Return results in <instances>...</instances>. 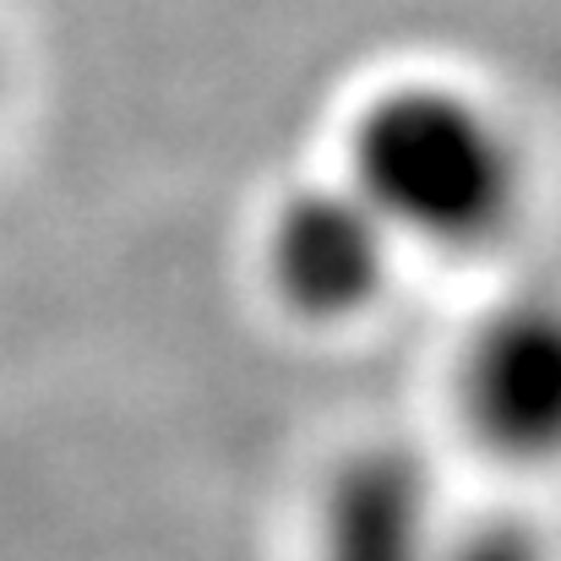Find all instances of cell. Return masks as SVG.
<instances>
[{"label":"cell","instance_id":"obj_1","mask_svg":"<svg viewBox=\"0 0 561 561\" xmlns=\"http://www.w3.org/2000/svg\"><path fill=\"white\" fill-rule=\"evenodd\" d=\"M339 175L425 251H485L529 196V159L502 104L442 71L387 77L350 110Z\"/></svg>","mask_w":561,"mask_h":561},{"label":"cell","instance_id":"obj_2","mask_svg":"<svg viewBox=\"0 0 561 561\" xmlns=\"http://www.w3.org/2000/svg\"><path fill=\"white\" fill-rule=\"evenodd\" d=\"M453 398L469 436L507 463H561V295L513 289L463 333Z\"/></svg>","mask_w":561,"mask_h":561},{"label":"cell","instance_id":"obj_3","mask_svg":"<svg viewBox=\"0 0 561 561\" xmlns=\"http://www.w3.org/2000/svg\"><path fill=\"white\" fill-rule=\"evenodd\" d=\"M403 240L339 170L289 186L262 229V273L300 322H360L392 289Z\"/></svg>","mask_w":561,"mask_h":561},{"label":"cell","instance_id":"obj_4","mask_svg":"<svg viewBox=\"0 0 561 561\" xmlns=\"http://www.w3.org/2000/svg\"><path fill=\"white\" fill-rule=\"evenodd\" d=\"M442 540L447 524L420 453L371 442L328 474L311 561H436Z\"/></svg>","mask_w":561,"mask_h":561},{"label":"cell","instance_id":"obj_5","mask_svg":"<svg viewBox=\"0 0 561 561\" xmlns=\"http://www.w3.org/2000/svg\"><path fill=\"white\" fill-rule=\"evenodd\" d=\"M436 561H551V551L518 518H480V524L447 529Z\"/></svg>","mask_w":561,"mask_h":561},{"label":"cell","instance_id":"obj_6","mask_svg":"<svg viewBox=\"0 0 561 561\" xmlns=\"http://www.w3.org/2000/svg\"><path fill=\"white\" fill-rule=\"evenodd\" d=\"M0 99H5V38H0Z\"/></svg>","mask_w":561,"mask_h":561}]
</instances>
